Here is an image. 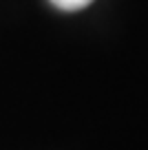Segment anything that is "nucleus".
Segmentation results:
<instances>
[{
    "label": "nucleus",
    "instance_id": "f257e3e1",
    "mask_svg": "<svg viewBox=\"0 0 148 150\" xmlns=\"http://www.w3.org/2000/svg\"><path fill=\"white\" fill-rule=\"evenodd\" d=\"M53 7H58L60 11H80L84 7H88L93 0H49Z\"/></svg>",
    "mask_w": 148,
    "mask_h": 150
}]
</instances>
